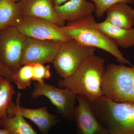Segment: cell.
<instances>
[{
	"instance_id": "14",
	"label": "cell",
	"mask_w": 134,
	"mask_h": 134,
	"mask_svg": "<svg viewBox=\"0 0 134 134\" xmlns=\"http://www.w3.org/2000/svg\"><path fill=\"white\" fill-rule=\"evenodd\" d=\"M105 20L119 28L132 29L134 26V9L128 3H120L111 6L105 12Z\"/></svg>"
},
{
	"instance_id": "20",
	"label": "cell",
	"mask_w": 134,
	"mask_h": 134,
	"mask_svg": "<svg viewBox=\"0 0 134 134\" xmlns=\"http://www.w3.org/2000/svg\"><path fill=\"white\" fill-rule=\"evenodd\" d=\"M94 3L96 7L95 14L98 18L102 17L106 11L111 6L120 3L129 4L134 3V0H88Z\"/></svg>"
},
{
	"instance_id": "23",
	"label": "cell",
	"mask_w": 134,
	"mask_h": 134,
	"mask_svg": "<svg viewBox=\"0 0 134 134\" xmlns=\"http://www.w3.org/2000/svg\"><path fill=\"white\" fill-rule=\"evenodd\" d=\"M54 6H58L62 5L68 1V0H52Z\"/></svg>"
},
{
	"instance_id": "26",
	"label": "cell",
	"mask_w": 134,
	"mask_h": 134,
	"mask_svg": "<svg viewBox=\"0 0 134 134\" xmlns=\"http://www.w3.org/2000/svg\"><path fill=\"white\" fill-rule=\"evenodd\" d=\"M2 121H0V126H1Z\"/></svg>"
},
{
	"instance_id": "18",
	"label": "cell",
	"mask_w": 134,
	"mask_h": 134,
	"mask_svg": "<svg viewBox=\"0 0 134 134\" xmlns=\"http://www.w3.org/2000/svg\"><path fill=\"white\" fill-rule=\"evenodd\" d=\"M15 94L12 82L0 76V121L8 117V111L13 96Z\"/></svg>"
},
{
	"instance_id": "15",
	"label": "cell",
	"mask_w": 134,
	"mask_h": 134,
	"mask_svg": "<svg viewBox=\"0 0 134 134\" xmlns=\"http://www.w3.org/2000/svg\"><path fill=\"white\" fill-rule=\"evenodd\" d=\"M98 26L118 46L126 49L134 46V27L130 29L119 28L105 20L97 23Z\"/></svg>"
},
{
	"instance_id": "5",
	"label": "cell",
	"mask_w": 134,
	"mask_h": 134,
	"mask_svg": "<svg viewBox=\"0 0 134 134\" xmlns=\"http://www.w3.org/2000/svg\"><path fill=\"white\" fill-rule=\"evenodd\" d=\"M96 49L73 40L61 42L53 62L55 71L62 79L68 77L86 58L95 54Z\"/></svg>"
},
{
	"instance_id": "13",
	"label": "cell",
	"mask_w": 134,
	"mask_h": 134,
	"mask_svg": "<svg viewBox=\"0 0 134 134\" xmlns=\"http://www.w3.org/2000/svg\"><path fill=\"white\" fill-rule=\"evenodd\" d=\"M54 9L59 18L68 23L91 16L96 11L94 3L88 0H69L62 5L54 6Z\"/></svg>"
},
{
	"instance_id": "9",
	"label": "cell",
	"mask_w": 134,
	"mask_h": 134,
	"mask_svg": "<svg viewBox=\"0 0 134 134\" xmlns=\"http://www.w3.org/2000/svg\"><path fill=\"white\" fill-rule=\"evenodd\" d=\"M61 43L27 37L23 51L22 66L53 63Z\"/></svg>"
},
{
	"instance_id": "6",
	"label": "cell",
	"mask_w": 134,
	"mask_h": 134,
	"mask_svg": "<svg viewBox=\"0 0 134 134\" xmlns=\"http://www.w3.org/2000/svg\"><path fill=\"white\" fill-rule=\"evenodd\" d=\"M32 98L44 96L55 107L57 112L65 120H74L77 95L69 89L58 88L44 82L35 83L32 92Z\"/></svg>"
},
{
	"instance_id": "19",
	"label": "cell",
	"mask_w": 134,
	"mask_h": 134,
	"mask_svg": "<svg viewBox=\"0 0 134 134\" xmlns=\"http://www.w3.org/2000/svg\"><path fill=\"white\" fill-rule=\"evenodd\" d=\"M32 79V65H22L14 72L13 82L15 84L19 90H25L29 87Z\"/></svg>"
},
{
	"instance_id": "7",
	"label": "cell",
	"mask_w": 134,
	"mask_h": 134,
	"mask_svg": "<svg viewBox=\"0 0 134 134\" xmlns=\"http://www.w3.org/2000/svg\"><path fill=\"white\" fill-rule=\"evenodd\" d=\"M27 38L15 25L0 31V59L14 72L22 66L23 51Z\"/></svg>"
},
{
	"instance_id": "3",
	"label": "cell",
	"mask_w": 134,
	"mask_h": 134,
	"mask_svg": "<svg viewBox=\"0 0 134 134\" xmlns=\"http://www.w3.org/2000/svg\"><path fill=\"white\" fill-rule=\"evenodd\" d=\"M90 103L109 134H134V103L114 102L104 96Z\"/></svg>"
},
{
	"instance_id": "22",
	"label": "cell",
	"mask_w": 134,
	"mask_h": 134,
	"mask_svg": "<svg viewBox=\"0 0 134 134\" xmlns=\"http://www.w3.org/2000/svg\"><path fill=\"white\" fill-rule=\"evenodd\" d=\"M14 72L6 66L0 59V76L4 77L13 82Z\"/></svg>"
},
{
	"instance_id": "8",
	"label": "cell",
	"mask_w": 134,
	"mask_h": 134,
	"mask_svg": "<svg viewBox=\"0 0 134 134\" xmlns=\"http://www.w3.org/2000/svg\"><path fill=\"white\" fill-rule=\"evenodd\" d=\"M15 26L28 37L60 42L72 40L65 34L61 26L43 18L22 16Z\"/></svg>"
},
{
	"instance_id": "11",
	"label": "cell",
	"mask_w": 134,
	"mask_h": 134,
	"mask_svg": "<svg viewBox=\"0 0 134 134\" xmlns=\"http://www.w3.org/2000/svg\"><path fill=\"white\" fill-rule=\"evenodd\" d=\"M21 93H18L16 104L13 102L10 104L8 111H17L24 118L31 121L38 128L41 134H48L50 129L59 122L56 115L50 113L46 107L37 109L23 108L20 105Z\"/></svg>"
},
{
	"instance_id": "2",
	"label": "cell",
	"mask_w": 134,
	"mask_h": 134,
	"mask_svg": "<svg viewBox=\"0 0 134 134\" xmlns=\"http://www.w3.org/2000/svg\"><path fill=\"white\" fill-rule=\"evenodd\" d=\"M61 28L65 34L71 39L83 45L99 48L109 53L120 64L131 65L116 44L99 28L93 15L68 23Z\"/></svg>"
},
{
	"instance_id": "17",
	"label": "cell",
	"mask_w": 134,
	"mask_h": 134,
	"mask_svg": "<svg viewBox=\"0 0 134 134\" xmlns=\"http://www.w3.org/2000/svg\"><path fill=\"white\" fill-rule=\"evenodd\" d=\"M22 16L17 2L11 0H0V31L8 26L15 25Z\"/></svg>"
},
{
	"instance_id": "25",
	"label": "cell",
	"mask_w": 134,
	"mask_h": 134,
	"mask_svg": "<svg viewBox=\"0 0 134 134\" xmlns=\"http://www.w3.org/2000/svg\"><path fill=\"white\" fill-rule=\"evenodd\" d=\"M11 1L15 2H18L20 1H21V0H11Z\"/></svg>"
},
{
	"instance_id": "10",
	"label": "cell",
	"mask_w": 134,
	"mask_h": 134,
	"mask_svg": "<svg viewBox=\"0 0 134 134\" xmlns=\"http://www.w3.org/2000/svg\"><path fill=\"white\" fill-rule=\"evenodd\" d=\"M77 100L78 105L74 117L77 134H109L96 117L88 99L84 96L77 95Z\"/></svg>"
},
{
	"instance_id": "24",
	"label": "cell",
	"mask_w": 134,
	"mask_h": 134,
	"mask_svg": "<svg viewBox=\"0 0 134 134\" xmlns=\"http://www.w3.org/2000/svg\"><path fill=\"white\" fill-rule=\"evenodd\" d=\"M0 134H11V133L7 129L3 128L0 129Z\"/></svg>"
},
{
	"instance_id": "1",
	"label": "cell",
	"mask_w": 134,
	"mask_h": 134,
	"mask_svg": "<svg viewBox=\"0 0 134 134\" xmlns=\"http://www.w3.org/2000/svg\"><path fill=\"white\" fill-rule=\"evenodd\" d=\"M105 60L98 55L89 56L70 76L60 79L61 88L69 89L76 95L84 96L92 103L103 96L102 85L106 69Z\"/></svg>"
},
{
	"instance_id": "4",
	"label": "cell",
	"mask_w": 134,
	"mask_h": 134,
	"mask_svg": "<svg viewBox=\"0 0 134 134\" xmlns=\"http://www.w3.org/2000/svg\"><path fill=\"white\" fill-rule=\"evenodd\" d=\"M103 96L118 103H134V66L110 63L102 85Z\"/></svg>"
},
{
	"instance_id": "12",
	"label": "cell",
	"mask_w": 134,
	"mask_h": 134,
	"mask_svg": "<svg viewBox=\"0 0 134 134\" xmlns=\"http://www.w3.org/2000/svg\"><path fill=\"white\" fill-rule=\"evenodd\" d=\"M17 3L22 16L43 18L61 27L65 25V22L56 15L52 0H21Z\"/></svg>"
},
{
	"instance_id": "21",
	"label": "cell",
	"mask_w": 134,
	"mask_h": 134,
	"mask_svg": "<svg viewBox=\"0 0 134 134\" xmlns=\"http://www.w3.org/2000/svg\"><path fill=\"white\" fill-rule=\"evenodd\" d=\"M33 79L39 83L44 82L45 79H48L51 77L50 66H45L44 64H33Z\"/></svg>"
},
{
	"instance_id": "16",
	"label": "cell",
	"mask_w": 134,
	"mask_h": 134,
	"mask_svg": "<svg viewBox=\"0 0 134 134\" xmlns=\"http://www.w3.org/2000/svg\"><path fill=\"white\" fill-rule=\"evenodd\" d=\"M8 117L1 121V126L7 129L11 134H38L19 113L9 110Z\"/></svg>"
}]
</instances>
